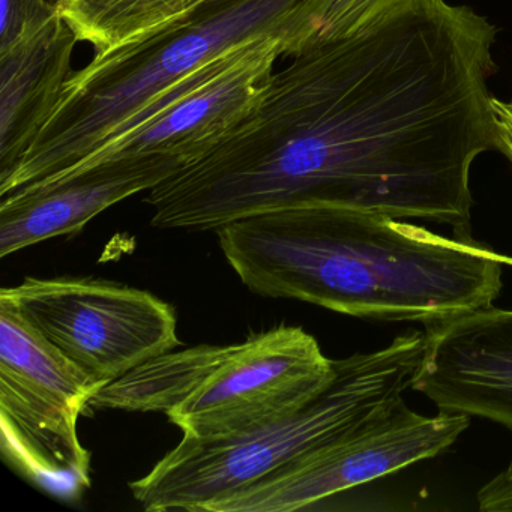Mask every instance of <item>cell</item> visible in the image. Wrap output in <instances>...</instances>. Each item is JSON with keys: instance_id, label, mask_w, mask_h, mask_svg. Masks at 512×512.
Returning a JSON list of instances; mask_svg holds the SVG:
<instances>
[{"instance_id": "cell-5", "label": "cell", "mask_w": 512, "mask_h": 512, "mask_svg": "<svg viewBox=\"0 0 512 512\" xmlns=\"http://www.w3.org/2000/svg\"><path fill=\"white\" fill-rule=\"evenodd\" d=\"M0 301L104 385L181 346L172 305L112 281L26 278L0 290Z\"/></svg>"}, {"instance_id": "cell-8", "label": "cell", "mask_w": 512, "mask_h": 512, "mask_svg": "<svg viewBox=\"0 0 512 512\" xmlns=\"http://www.w3.org/2000/svg\"><path fill=\"white\" fill-rule=\"evenodd\" d=\"M412 389L443 412L512 431V308L493 305L424 326Z\"/></svg>"}, {"instance_id": "cell-14", "label": "cell", "mask_w": 512, "mask_h": 512, "mask_svg": "<svg viewBox=\"0 0 512 512\" xmlns=\"http://www.w3.org/2000/svg\"><path fill=\"white\" fill-rule=\"evenodd\" d=\"M0 367L47 386L83 412L106 386L71 362L5 301H0Z\"/></svg>"}, {"instance_id": "cell-15", "label": "cell", "mask_w": 512, "mask_h": 512, "mask_svg": "<svg viewBox=\"0 0 512 512\" xmlns=\"http://www.w3.org/2000/svg\"><path fill=\"white\" fill-rule=\"evenodd\" d=\"M56 10L50 0H0V50L31 34Z\"/></svg>"}, {"instance_id": "cell-7", "label": "cell", "mask_w": 512, "mask_h": 512, "mask_svg": "<svg viewBox=\"0 0 512 512\" xmlns=\"http://www.w3.org/2000/svg\"><path fill=\"white\" fill-rule=\"evenodd\" d=\"M335 374L313 335L280 325L236 344L211 377L167 413L184 436H238L277 421L316 397Z\"/></svg>"}, {"instance_id": "cell-9", "label": "cell", "mask_w": 512, "mask_h": 512, "mask_svg": "<svg viewBox=\"0 0 512 512\" xmlns=\"http://www.w3.org/2000/svg\"><path fill=\"white\" fill-rule=\"evenodd\" d=\"M82 413L58 392L0 367L4 454L23 475L59 496L91 487V454L77 434Z\"/></svg>"}, {"instance_id": "cell-12", "label": "cell", "mask_w": 512, "mask_h": 512, "mask_svg": "<svg viewBox=\"0 0 512 512\" xmlns=\"http://www.w3.org/2000/svg\"><path fill=\"white\" fill-rule=\"evenodd\" d=\"M235 350L236 344H200L178 352L170 350L101 388L91 406L167 415L196 392Z\"/></svg>"}, {"instance_id": "cell-4", "label": "cell", "mask_w": 512, "mask_h": 512, "mask_svg": "<svg viewBox=\"0 0 512 512\" xmlns=\"http://www.w3.org/2000/svg\"><path fill=\"white\" fill-rule=\"evenodd\" d=\"M280 58V32L257 35L226 50L167 88L121 133L76 166L17 193L53 187L122 161L163 158L181 169L188 166L221 142L254 109Z\"/></svg>"}, {"instance_id": "cell-10", "label": "cell", "mask_w": 512, "mask_h": 512, "mask_svg": "<svg viewBox=\"0 0 512 512\" xmlns=\"http://www.w3.org/2000/svg\"><path fill=\"white\" fill-rule=\"evenodd\" d=\"M181 169L163 158L97 167L62 184L0 199V257L80 232L110 206L157 187Z\"/></svg>"}, {"instance_id": "cell-13", "label": "cell", "mask_w": 512, "mask_h": 512, "mask_svg": "<svg viewBox=\"0 0 512 512\" xmlns=\"http://www.w3.org/2000/svg\"><path fill=\"white\" fill-rule=\"evenodd\" d=\"M79 43L106 55L193 16L191 0H58Z\"/></svg>"}, {"instance_id": "cell-3", "label": "cell", "mask_w": 512, "mask_h": 512, "mask_svg": "<svg viewBox=\"0 0 512 512\" xmlns=\"http://www.w3.org/2000/svg\"><path fill=\"white\" fill-rule=\"evenodd\" d=\"M424 331L398 335L373 352L335 359L331 382L295 412L238 436L182 437L130 491L149 512L205 506L388 415L412 389Z\"/></svg>"}, {"instance_id": "cell-1", "label": "cell", "mask_w": 512, "mask_h": 512, "mask_svg": "<svg viewBox=\"0 0 512 512\" xmlns=\"http://www.w3.org/2000/svg\"><path fill=\"white\" fill-rule=\"evenodd\" d=\"M217 235L250 292L379 322L428 326L493 305L512 265L473 238L353 209H281Z\"/></svg>"}, {"instance_id": "cell-2", "label": "cell", "mask_w": 512, "mask_h": 512, "mask_svg": "<svg viewBox=\"0 0 512 512\" xmlns=\"http://www.w3.org/2000/svg\"><path fill=\"white\" fill-rule=\"evenodd\" d=\"M301 0H212L187 20L71 74L19 163L0 175V199L35 187L121 133L151 101L221 53L280 32Z\"/></svg>"}, {"instance_id": "cell-19", "label": "cell", "mask_w": 512, "mask_h": 512, "mask_svg": "<svg viewBox=\"0 0 512 512\" xmlns=\"http://www.w3.org/2000/svg\"><path fill=\"white\" fill-rule=\"evenodd\" d=\"M506 106H508V109L512 112V100L511 101H505Z\"/></svg>"}, {"instance_id": "cell-17", "label": "cell", "mask_w": 512, "mask_h": 512, "mask_svg": "<svg viewBox=\"0 0 512 512\" xmlns=\"http://www.w3.org/2000/svg\"><path fill=\"white\" fill-rule=\"evenodd\" d=\"M497 116V140H499V148L497 151L502 152L512 164V112L506 106L505 101L494 100Z\"/></svg>"}, {"instance_id": "cell-16", "label": "cell", "mask_w": 512, "mask_h": 512, "mask_svg": "<svg viewBox=\"0 0 512 512\" xmlns=\"http://www.w3.org/2000/svg\"><path fill=\"white\" fill-rule=\"evenodd\" d=\"M479 511L512 512V458L508 466L476 494Z\"/></svg>"}, {"instance_id": "cell-6", "label": "cell", "mask_w": 512, "mask_h": 512, "mask_svg": "<svg viewBox=\"0 0 512 512\" xmlns=\"http://www.w3.org/2000/svg\"><path fill=\"white\" fill-rule=\"evenodd\" d=\"M470 418L416 413L406 401L260 481L209 503L202 512H292L385 478L451 448Z\"/></svg>"}, {"instance_id": "cell-11", "label": "cell", "mask_w": 512, "mask_h": 512, "mask_svg": "<svg viewBox=\"0 0 512 512\" xmlns=\"http://www.w3.org/2000/svg\"><path fill=\"white\" fill-rule=\"evenodd\" d=\"M79 43L58 10L0 50V175L10 172L49 118L70 79Z\"/></svg>"}, {"instance_id": "cell-18", "label": "cell", "mask_w": 512, "mask_h": 512, "mask_svg": "<svg viewBox=\"0 0 512 512\" xmlns=\"http://www.w3.org/2000/svg\"><path fill=\"white\" fill-rule=\"evenodd\" d=\"M212 0H191V8H193V13H197V11L202 10L205 5H208Z\"/></svg>"}]
</instances>
